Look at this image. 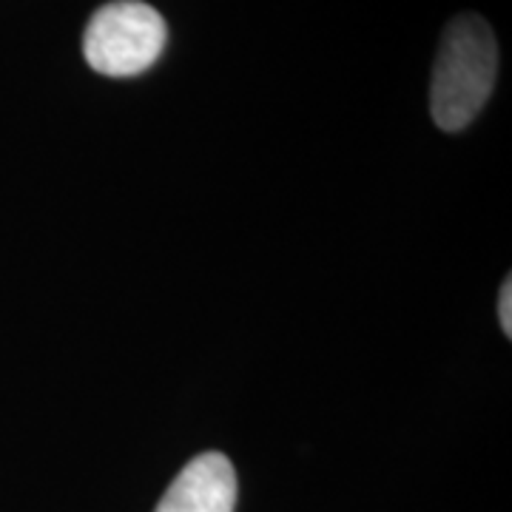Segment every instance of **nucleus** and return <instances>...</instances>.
<instances>
[{
	"label": "nucleus",
	"instance_id": "f257e3e1",
	"mask_svg": "<svg viewBox=\"0 0 512 512\" xmlns=\"http://www.w3.org/2000/svg\"><path fill=\"white\" fill-rule=\"evenodd\" d=\"M498 74L493 29L478 15L450 20L441 37L430 83V111L441 131H461L490 100Z\"/></svg>",
	"mask_w": 512,
	"mask_h": 512
},
{
	"label": "nucleus",
	"instance_id": "f03ea898",
	"mask_svg": "<svg viewBox=\"0 0 512 512\" xmlns=\"http://www.w3.org/2000/svg\"><path fill=\"white\" fill-rule=\"evenodd\" d=\"M165 37V20L154 6L140 0H111L86 26L83 57L97 74L137 77L160 60Z\"/></svg>",
	"mask_w": 512,
	"mask_h": 512
},
{
	"label": "nucleus",
	"instance_id": "7ed1b4c3",
	"mask_svg": "<svg viewBox=\"0 0 512 512\" xmlns=\"http://www.w3.org/2000/svg\"><path fill=\"white\" fill-rule=\"evenodd\" d=\"M237 470L222 453L191 458L171 481L154 512H234Z\"/></svg>",
	"mask_w": 512,
	"mask_h": 512
},
{
	"label": "nucleus",
	"instance_id": "20e7f679",
	"mask_svg": "<svg viewBox=\"0 0 512 512\" xmlns=\"http://www.w3.org/2000/svg\"><path fill=\"white\" fill-rule=\"evenodd\" d=\"M498 322H501V330L512 336V279H504L501 293H498Z\"/></svg>",
	"mask_w": 512,
	"mask_h": 512
}]
</instances>
